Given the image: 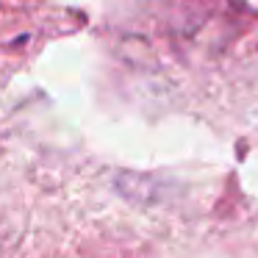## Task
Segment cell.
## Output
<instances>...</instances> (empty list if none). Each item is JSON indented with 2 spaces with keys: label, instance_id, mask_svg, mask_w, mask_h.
Here are the masks:
<instances>
[]
</instances>
